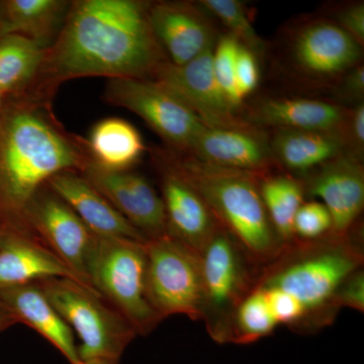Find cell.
<instances>
[{
    "label": "cell",
    "instance_id": "9c48e42d",
    "mask_svg": "<svg viewBox=\"0 0 364 364\" xmlns=\"http://www.w3.org/2000/svg\"><path fill=\"white\" fill-rule=\"evenodd\" d=\"M104 98L140 117L174 152L188 153L205 128L181 100L151 79H109Z\"/></svg>",
    "mask_w": 364,
    "mask_h": 364
},
{
    "label": "cell",
    "instance_id": "e575fe53",
    "mask_svg": "<svg viewBox=\"0 0 364 364\" xmlns=\"http://www.w3.org/2000/svg\"><path fill=\"white\" fill-rule=\"evenodd\" d=\"M343 138L349 156L363 162L364 153V102L349 107L345 124Z\"/></svg>",
    "mask_w": 364,
    "mask_h": 364
},
{
    "label": "cell",
    "instance_id": "ba28073f",
    "mask_svg": "<svg viewBox=\"0 0 364 364\" xmlns=\"http://www.w3.org/2000/svg\"><path fill=\"white\" fill-rule=\"evenodd\" d=\"M147 293L162 318L184 315L203 318V286L200 255L171 234L146 242Z\"/></svg>",
    "mask_w": 364,
    "mask_h": 364
},
{
    "label": "cell",
    "instance_id": "52a82bcc",
    "mask_svg": "<svg viewBox=\"0 0 364 364\" xmlns=\"http://www.w3.org/2000/svg\"><path fill=\"white\" fill-rule=\"evenodd\" d=\"M146 242L97 237L90 272L93 289L141 335L163 320L148 298Z\"/></svg>",
    "mask_w": 364,
    "mask_h": 364
},
{
    "label": "cell",
    "instance_id": "7402d4cb",
    "mask_svg": "<svg viewBox=\"0 0 364 364\" xmlns=\"http://www.w3.org/2000/svg\"><path fill=\"white\" fill-rule=\"evenodd\" d=\"M268 134L277 169L298 178L325 163L348 155L343 136L338 133L277 129Z\"/></svg>",
    "mask_w": 364,
    "mask_h": 364
},
{
    "label": "cell",
    "instance_id": "9a60e30c",
    "mask_svg": "<svg viewBox=\"0 0 364 364\" xmlns=\"http://www.w3.org/2000/svg\"><path fill=\"white\" fill-rule=\"evenodd\" d=\"M306 200H318L331 215V234L343 236L358 226L364 207L363 163L343 155L299 177Z\"/></svg>",
    "mask_w": 364,
    "mask_h": 364
},
{
    "label": "cell",
    "instance_id": "8992f818",
    "mask_svg": "<svg viewBox=\"0 0 364 364\" xmlns=\"http://www.w3.org/2000/svg\"><path fill=\"white\" fill-rule=\"evenodd\" d=\"M202 264L203 321L210 336L228 343L237 308L255 289L261 265L240 242L220 226L200 253Z\"/></svg>",
    "mask_w": 364,
    "mask_h": 364
},
{
    "label": "cell",
    "instance_id": "3957f363",
    "mask_svg": "<svg viewBox=\"0 0 364 364\" xmlns=\"http://www.w3.org/2000/svg\"><path fill=\"white\" fill-rule=\"evenodd\" d=\"M361 240L359 226L343 236L296 239L261 268L255 287L280 289L298 299L306 310L304 329L325 327L338 313L334 296L340 284L363 267Z\"/></svg>",
    "mask_w": 364,
    "mask_h": 364
},
{
    "label": "cell",
    "instance_id": "f546056e",
    "mask_svg": "<svg viewBox=\"0 0 364 364\" xmlns=\"http://www.w3.org/2000/svg\"><path fill=\"white\" fill-rule=\"evenodd\" d=\"M331 232L332 219L327 208L318 200H305L294 217V238L301 241L317 240Z\"/></svg>",
    "mask_w": 364,
    "mask_h": 364
},
{
    "label": "cell",
    "instance_id": "8fae6325",
    "mask_svg": "<svg viewBox=\"0 0 364 364\" xmlns=\"http://www.w3.org/2000/svg\"><path fill=\"white\" fill-rule=\"evenodd\" d=\"M26 225L44 246L56 255L88 289L97 237L88 229L68 205L50 191L39 193L26 212Z\"/></svg>",
    "mask_w": 364,
    "mask_h": 364
},
{
    "label": "cell",
    "instance_id": "d6a6232c",
    "mask_svg": "<svg viewBox=\"0 0 364 364\" xmlns=\"http://www.w3.org/2000/svg\"><path fill=\"white\" fill-rule=\"evenodd\" d=\"M333 102L352 107L364 102V65L358 64L344 74L332 87Z\"/></svg>",
    "mask_w": 364,
    "mask_h": 364
},
{
    "label": "cell",
    "instance_id": "6da1fadb",
    "mask_svg": "<svg viewBox=\"0 0 364 364\" xmlns=\"http://www.w3.org/2000/svg\"><path fill=\"white\" fill-rule=\"evenodd\" d=\"M150 4L143 0L72 1L28 95L45 100L60 83L73 78L152 77L168 60L151 28Z\"/></svg>",
    "mask_w": 364,
    "mask_h": 364
},
{
    "label": "cell",
    "instance_id": "5b68a950",
    "mask_svg": "<svg viewBox=\"0 0 364 364\" xmlns=\"http://www.w3.org/2000/svg\"><path fill=\"white\" fill-rule=\"evenodd\" d=\"M37 284L77 334L80 363L117 364L136 335L123 316L97 291L74 280L48 279Z\"/></svg>",
    "mask_w": 364,
    "mask_h": 364
},
{
    "label": "cell",
    "instance_id": "4fadbf2b",
    "mask_svg": "<svg viewBox=\"0 0 364 364\" xmlns=\"http://www.w3.org/2000/svg\"><path fill=\"white\" fill-rule=\"evenodd\" d=\"M78 172L147 240L168 234L161 196L142 174L100 168L90 159Z\"/></svg>",
    "mask_w": 364,
    "mask_h": 364
},
{
    "label": "cell",
    "instance_id": "30bf717a",
    "mask_svg": "<svg viewBox=\"0 0 364 364\" xmlns=\"http://www.w3.org/2000/svg\"><path fill=\"white\" fill-rule=\"evenodd\" d=\"M363 47L326 16L304 21L289 38L287 60L294 75L312 85L332 87L363 63Z\"/></svg>",
    "mask_w": 364,
    "mask_h": 364
},
{
    "label": "cell",
    "instance_id": "8d00e7d4",
    "mask_svg": "<svg viewBox=\"0 0 364 364\" xmlns=\"http://www.w3.org/2000/svg\"><path fill=\"white\" fill-rule=\"evenodd\" d=\"M16 324V321L7 313L4 306L0 304V333L6 331L9 327Z\"/></svg>",
    "mask_w": 364,
    "mask_h": 364
},
{
    "label": "cell",
    "instance_id": "277c9868",
    "mask_svg": "<svg viewBox=\"0 0 364 364\" xmlns=\"http://www.w3.org/2000/svg\"><path fill=\"white\" fill-rule=\"evenodd\" d=\"M160 154L200 193L217 221L264 267L284 249L258 188L257 174L217 166L170 149Z\"/></svg>",
    "mask_w": 364,
    "mask_h": 364
},
{
    "label": "cell",
    "instance_id": "ffe728a7",
    "mask_svg": "<svg viewBox=\"0 0 364 364\" xmlns=\"http://www.w3.org/2000/svg\"><path fill=\"white\" fill-rule=\"evenodd\" d=\"M0 304L16 323H23L40 333L69 363L81 364L71 328L37 282L0 289Z\"/></svg>",
    "mask_w": 364,
    "mask_h": 364
},
{
    "label": "cell",
    "instance_id": "74e56055",
    "mask_svg": "<svg viewBox=\"0 0 364 364\" xmlns=\"http://www.w3.org/2000/svg\"><path fill=\"white\" fill-rule=\"evenodd\" d=\"M4 35H6V31H4V18H2L1 11V0H0V38Z\"/></svg>",
    "mask_w": 364,
    "mask_h": 364
},
{
    "label": "cell",
    "instance_id": "ab89813d",
    "mask_svg": "<svg viewBox=\"0 0 364 364\" xmlns=\"http://www.w3.org/2000/svg\"><path fill=\"white\" fill-rule=\"evenodd\" d=\"M1 240H2V232H1V230H0V244H1Z\"/></svg>",
    "mask_w": 364,
    "mask_h": 364
},
{
    "label": "cell",
    "instance_id": "1f68e13d",
    "mask_svg": "<svg viewBox=\"0 0 364 364\" xmlns=\"http://www.w3.org/2000/svg\"><path fill=\"white\" fill-rule=\"evenodd\" d=\"M252 51L240 45L236 60L235 83L242 104L252 95L260 81L259 60Z\"/></svg>",
    "mask_w": 364,
    "mask_h": 364
},
{
    "label": "cell",
    "instance_id": "4dcf8cb0",
    "mask_svg": "<svg viewBox=\"0 0 364 364\" xmlns=\"http://www.w3.org/2000/svg\"><path fill=\"white\" fill-rule=\"evenodd\" d=\"M261 289V287H259ZM270 306L277 324L289 326L296 329H304L306 310L304 306L284 291L277 289H261Z\"/></svg>",
    "mask_w": 364,
    "mask_h": 364
},
{
    "label": "cell",
    "instance_id": "484cf974",
    "mask_svg": "<svg viewBox=\"0 0 364 364\" xmlns=\"http://www.w3.org/2000/svg\"><path fill=\"white\" fill-rule=\"evenodd\" d=\"M258 188L268 219L277 238L286 246L294 238V217L306 200L305 191L298 177L279 169L258 176Z\"/></svg>",
    "mask_w": 364,
    "mask_h": 364
},
{
    "label": "cell",
    "instance_id": "5bb4252c",
    "mask_svg": "<svg viewBox=\"0 0 364 364\" xmlns=\"http://www.w3.org/2000/svg\"><path fill=\"white\" fill-rule=\"evenodd\" d=\"M149 20L158 44L176 66L212 49L221 36L214 18L198 1H151Z\"/></svg>",
    "mask_w": 364,
    "mask_h": 364
},
{
    "label": "cell",
    "instance_id": "d6986e66",
    "mask_svg": "<svg viewBox=\"0 0 364 364\" xmlns=\"http://www.w3.org/2000/svg\"><path fill=\"white\" fill-rule=\"evenodd\" d=\"M46 186L68 205L98 238L148 241L77 170L60 172Z\"/></svg>",
    "mask_w": 364,
    "mask_h": 364
},
{
    "label": "cell",
    "instance_id": "ac0fdd59",
    "mask_svg": "<svg viewBox=\"0 0 364 364\" xmlns=\"http://www.w3.org/2000/svg\"><path fill=\"white\" fill-rule=\"evenodd\" d=\"M349 107L313 97H264L243 107V119L263 130L291 129L338 133L343 136Z\"/></svg>",
    "mask_w": 364,
    "mask_h": 364
},
{
    "label": "cell",
    "instance_id": "2e32d148",
    "mask_svg": "<svg viewBox=\"0 0 364 364\" xmlns=\"http://www.w3.org/2000/svg\"><path fill=\"white\" fill-rule=\"evenodd\" d=\"M153 159L160 176L168 233L200 255L221 225L200 193L170 166L158 149Z\"/></svg>",
    "mask_w": 364,
    "mask_h": 364
},
{
    "label": "cell",
    "instance_id": "4316f807",
    "mask_svg": "<svg viewBox=\"0 0 364 364\" xmlns=\"http://www.w3.org/2000/svg\"><path fill=\"white\" fill-rule=\"evenodd\" d=\"M277 326L264 291L255 287L234 314L228 343H252L272 334Z\"/></svg>",
    "mask_w": 364,
    "mask_h": 364
},
{
    "label": "cell",
    "instance_id": "7c38bea8",
    "mask_svg": "<svg viewBox=\"0 0 364 364\" xmlns=\"http://www.w3.org/2000/svg\"><path fill=\"white\" fill-rule=\"evenodd\" d=\"M213 48L182 66L165 61L150 79L181 100L208 128L247 126L243 111L231 104L215 77Z\"/></svg>",
    "mask_w": 364,
    "mask_h": 364
},
{
    "label": "cell",
    "instance_id": "83f0119b",
    "mask_svg": "<svg viewBox=\"0 0 364 364\" xmlns=\"http://www.w3.org/2000/svg\"><path fill=\"white\" fill-rule=\"evenodd\" d=\"M198 4L214 20H218L227 28L243 47L252 51L258 58L264 55L267 45L256 32L249 18L247 7L239 0H200Z\"/></svg>",
    "mask_w": 364,
    "mask_h": 364
},
{
    "label": "cell",
    "instance_id": "d4e9b609",
    "mask_svg": "<svg viewBox=\"0 0 364 364\" xmlns=\"http://www.w3.org/2000/svg\"><path fill=\"white\" fill-rule=\"evenodd\" d=\"M45 51L23 36L7 33L0 38V93L6 100L30 92L39 75Z\"/></svg>",
    "mask_w": 364,
    "mask_h": 364
},
{
    "label": "cell",
    "instance_id": "603a6c76",
    "mask_svg": "<svg viewBox=\"0 0 364 364\" xmlns=\"http://www.w3.org/2000/svg\"><path fill=\"white\" fill-rule=\"evenodd\" d=\"M72 1L66 0H1L4 31L51 47L65 23Z\"/></svg>",
    "mask_w": 364,
    "mask_h": 364
},
{
    "label": "cell",
    "instance_id": "f1b7e54d",
    "mask_svg": "<svg viewBox=\"0 0 364 364\" xmlns=\"http://www.w3.org/2000/svg\"><path fill=\"white\" fill-rule=\"evenodd\" d=\"M240 43L230 33H221L213 48L212 64L215 77L231 104L243 111L244 105L236 90L235 71Z\"/></svg>",
    "mask_w": 364,
    "mask_h": 364
},
{
    "label": "cell",
    "instance_id": "e0dca14e",
    "mask_svg": "<svg viewBox=\"0 0 364 364\" xmlns=\"http://www.w3.org/2000/svg\"><path fill=\"white\" fill-rule=\"evenodd\" d=\"M186 154L217 166L257 176L277 169L268 131L250 124L239 128L205 127Z\"/></svg>",
    "mask_w": 364,
    "mask_h": 364
},
{
    "label": "cell",
    "instance_id": "cb8c5ba5",
    "mask_svg": "<svg viewBox=\"0 0 364 364\" xmlns=\"http://www.w3.org/2000/svg\"><path fill=\"white\" fill-rule=\"evenodd\" d=\"M85 147L91 161L111 171L131 170L146 151L139 131L119 117H107L95 124Z\"/></svg>",
    "mask_w": 364,
    "mask_h": 364
},
{
    "label": "cell",
    "instance_id": "836d02e7",
    "mask_svg": "<svg viewBox=\"0 0 364 364\" xmlns=\"http://www.w3.org/2000/svg\"><path fill=\"white\" fill-rule=\"evenodd\" d=\"M326 18L334 21L360 46H364V2L350 1L333 7Z\"/></svg>",
    "mask_w": 364,
    "mask_h": 364
},
{
    "label": "cell",
    "instance_id": "7a4b0ae2",
    "mask_svg": "<svg viewBox=\"0 0 364 364\" xmlns=\"http://www.w3.org/2000/svg\"><path fill=\"white\" fill-rule=\"evenodd\" d=\"M90 159L85 142L67 135L45 100L9 98L0 114V230L33 237L26 212L53 176L80 171Z\"/></svg>",
    "mask_w": 364,
    "mask_h": 364
},
{
    "label": "cell",
    "instance_id": "d590c367",
    "mask_svg": "<svg viewBox=\"0 0 364 364\" xmlns=\"http://www.w3.org/2000/svg\"><path fill=\"white\" fill-rule=\"evenodd\" d=\"M334 304L340 310L350 308L358 312H364V272L359 268L340 284L334 296Z\"/></svg>",
    "mask_w": 364,
    "mask_h": 364
},
{
    "label": "cell",
    "instance_id": "f35d334b",
    "mask_svg": "<svg viewBox=\"0 0 364 364\" xmlns=\"http://www.w3.org/2000/svg\"><path fill=\"white\" fill-rule=\"evenodd\" d=\"M6 97L0 93V114H1L2 109H4V104H6Z\"/></svg>",
    "mask_w": 364,
    "mask_h": 364
},
{
    "label": "cell",
    "instance_id": "60d3db41",
    "mask_svg": "<svg viewBox=\"0 0 364 364\" xmlns=\"http://www.w3.org/2000/svg\"><path fill=\"white\" fill-rule=\"evenodd\" d=\"M81 364H107V363H81Z\"/></svg>",
    "mask_w": 364,
    "mask_h": 364
},
{
    "label": "cell",
    "instance_id": "44dd1931",
    "mask_svg": "<svg viewBox=\"0 0 364 364\" xmlns=\"http://www.w3.org/2000/svg\"><path fill=\"white\" fill-rule=\"evenodd\" d=\"M48 279H68L85 286L42 242L26 235L2 233L0 289Z\"/></svg>",
    "mask_w": 364,
    "mask_h": 364
}]
</instances>
